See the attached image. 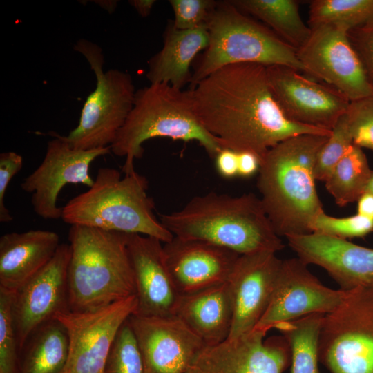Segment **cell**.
Returning <instances> with one entry per match:
<instances>
[{"label": "cell", "mask_w": 373, "mask_h": 373, "mask_svg": "<svg viewBox=\"0 0 373 373\" xmlns=\"http://www.w3.org/2000/svg\"><path fill=\"white\" fill-rule=\"evenodd\" d=\"M162 242L138 233H127L137 307L142 316H174L180 294L165 260Z\"/></svg>", "instance_id": "20"}, {"label": "cell", "mask_w": 373, "mask_h": 373, "mask_svg": "<svg viewBox=\"0 0 373 373\" xmlns=\"http://www.w3.org/2000/svg\"><path fill=\"white\" fill-rule=\"evenodd\" d=\"M286 238L300 259L324 269L341 289L373 286V249L316 233Z\"/></svg>", "instance_id": "19"}, {"label": "cell", "mask_w": 373, "mask_h": 373, "mask_svg": "<svg viewBox=\"0 0 373 373\" xmlns=\"http://www.w3.org/2000/svg\"><path fill=\"white\" fill-rule=\"evenodd\" d=\"M357 214L373 220V194L365 192L357 200Z\"/></svg>", "instance_id": "40"}, {"label": "cell", "mask_w": 373, "mask_h": 373, "mask_svg": "<svg viewBox=\"0 0 373 373\" xmlns=\"http://www.w3.org/2000/svg\"><path fill=\"white\" fill-rule=\"evenodd\" d=\"M347 37L373 87V23L348 30Z\"/></svg>", "instance_id": "36"}, {"label": "cell", "mask_w": 373, "mask_h": 373, "mask_svg": "<svg viewBox=\"0 0 373 373\" xmlns=\"http://www.w3.org/2000/svg\"><path fill=\"white\" fill-rule=\"evenodd\" d=\"M274 96L284 114L303 125L332 131L350 102L335 88L283 65L266 66Z\"/></svg>", "instance_id": "13"}, {"label": "cell", "mask_w": 373, "mask_h": 373, "mask_svg": "<svg viewBox=\"0 0 373 373\" xmlns=\"http://www.w3.org/2000/svg\"><path fill=\"white\" fill-rule=\"evenodd\" d=\"M190 92L200 122L223 148L253 153L260 160L291 137L329 136L332 132L290 120L277 103L262 64L225 66L192 85Z\"/></svg>", "instance_id": "1"}, {"label": "cell", "mask_w": 373, "mask_h": 373, "mask_svg": "<svg viewBox=\"0 0 373 373\" xmlns=\"http://www.w3.org/2000/svg\"><path fill=\"white\" fill-rule=\"evenodd\" d=\"M30 336V343L24 345V353L19 357L18 373H61L66 364L69 350L64 325L52 318Z\"/></svg>", "instance_id": "25"}, {"label": "cell", "mask_w": 373, "mask_h": 373, "mask_svg": "<svg viewBox=\"0 0 373 373\" xmlns=\"http://www.w3.org/2000/svg\"><path fill=\"white\" fill-rule=\"evenodd\" d=\"M128 319L116 334L103 373H144L142 355Z\"/></svg>", "instance_id": "30"}, {"label": "cell", "mask_w": 373, "mask_h": 373, "mask_svg": "<svg viewBox=\"0 0 373 373\" xmlns=\"http://www.w3.org/2000/svg\"><path fill=\"white\" fill-rule=\"evenodd\" d=\"M353 144L345 113L333 127L330 135L317 155L314 166L316 180L325 181Z\"/></svg>", "instance_id": "32"}, {"label": "cell", "mask_w": 373, "mask_h": 373, "mask_svg": "<svg viewBox=\"0 0 373 373\" xmlns=\"http://www.w3.org/2000/svg\"><path fill=\"white\" fill-rule=\"evenodd\" d=\"M215 160L217 171L221 176L231 178L238 175V152L223 148Z\"/></svg>", "instance_id": "38"}, {"label": "cell", "mask_w": 373, "mask_h": 373, "mask_svg": "<svg viewBox=\"0 0 373 373\" xmlns=\"http://www.w3.org/2000/svg\"><path fill=\"white\" fill-rule=\"evenodd\" d=\"M209 43L206 25L189 29L176 28L172 21L164 33L162 49L148 61L146 77L150 84H169L182 89L191 82L190 67L196 55Z\"/></svg>", "instance_id": "24"}, {"label": "cell", "mask_w": 373, "mask_h": 373, "mask_svg": "<svg viewBox=\"0 0 373 373\" xmlns=\"http://www.w3.org/2000/svg\"><path fill=\"white\" fill-rule=\"evenodd\" d=\"M206 26L209 43L192 74V85L225 66L238 63L283 65L304 72L296 50L231 1H217Z\"/></svg>", "instance_id": "7"}, {"label": "cell", "mask_w": 373, "mask_h": 373, "mask_svg": "<svg viewBox=\"0 0 373 373\" xmlns=\"http://www.w3.org/2000/svg\"><path fill=\"white\" fill-rule=\"evenodd\" d=\"M216 3L213 0H170L173 26L180 30H189L206 25Z\"/></svg>", "instance_id": "35"}, {"label": "cell", "mask_w": 373, "mask_h": 373, "mask_svg": "<svg viewBox=\"0 0 373 373\" xmlns=\"http://www.w3.org/2000/svg\"><path fill=\"white\" fill-rule=\"evenodd\" d=\"M128 321L139 346L144 373H187L207 346L175 316L132 314Z\"/></svg>", "instance_id": "17"}, {"label": "cell", "mask_w": 373, "mask_h": 373, "mask_svg": "<svg viewBox=\"0 0 373 373\" xmlns=\"http://www.w3.org/2000/svg\"><path fill=\"white\" fill-rule=\"evenodd\" d=\"M154 137L197 141L213 158L223 149L200 122L190 90L164 83L136 90L132 109L111 146L115 155L125 157L124 174L135 170L134 161L142 158L144 142Z\"/></svg>", "instance_id": "5"}, {"label": "cell", "mask_w": 373, "mask_h": 373, "mask_svg": "<svg viewBox=\"0 0 373 373\" xmlns=\"http://www.w3.org/2000/svg\"><path fill=\"white\" fill-rule=\"evenodd\" d=\"M95 2L109 13H112L115 10L117 4V1H95Z\"/></svg>", "instance_id": "42"}, {"label": "cell", "mask_w": 373, "mask_h": 373, "mask_svg": "<svg viewBox=\"0 0 373 373\" xmlns=\"http://www.w3.org/2000/svg\"><path fill=\"white\" fill-rule=\"evenodd\" d=\"M69 244H61L50 262L12 294V311L19 351L32 333L68 309Z\"/></svg>", "instance_id": "15"}, {"label": "cell", "mask_w": 373, "mask_h": 373, "mask_svg": "<svg viewBox=\"0 0 373 373\" xmlns=\"http://www.w3.org/2000/svg\"><path fill=\"white\" fill-rule=\"evenodd\" d=\"M245 14L261 20L279 38L298 50L309 39L312 30L300 15L296 0H231Z\"/></svg>", "instance_id": "26"}, {"label": "cell", "mask_w": 373, "mask_h": 373, "mask_svg": "<svg viewBox=\"0 0 373 373\" xmlns=\"http://www.w3.org/2000/svg\"><path fill=\"white\" fill-rule=\"evenodd\" d=\"M311 30L309 39L296 50L304 72L335 88L350 102L373 97V87L349 40L347 31L331 24Z\"/></svg>", "instance_id": "11"}, {"label": "cell", "mask_w": 373, "mask_h": 373, "mask_svg": "<svg viewBox=\"0 0 373 373\" xmlns=\"http://www.w3.org/2000/svg\"><path fill=\"white\" fill-rule=\"evenodd\" d=\"M156 1L155 0H131L129 3L142 17L149 16Z\"/></svg>", "instance_id": "41"}, {"label": "cell", "mask_w": 373, "mask_h": 373, "mask_svg": "<svg viewBox=\"0 0 373 373\" xmlns=\"http://www.w3.org/2000/svg\"><path fill=\"white\" fill-rule=\"evenodd\" d=\"M60 245L59 236L48 230L1 236L0 289L14 293L50 262Z\"/></svg>", "instance_id": "22"}, {"label": "cell", "mask_w": 373, "mask_h": 373, "mask_svg": "<svg viewBox=\"0 0 373 373\" xmlns=\"http://www.w3.org/2000/svg\"><path fill=\"white\" fill-rule=\"evenodd\" d=\"M45 156L39 166L21 183V189L31 193L35 213L44 220L61 219L62 207L57 204L61 190L68 184L90 187L94 179L89 174L92 162L108 154L111 147L82 150L73 148L66 136L51 133Z\"/></svg>", "instance_id": "12"}, {"label": "cell", "mask_w": 373, "mask_h": 373, "mask_svg": "<svg viewBox=\"0 0 373 373\" xmlns=\"http://www.w3.org/2000/svg\"><path fill=\"white\" fill-rule=\"evenodd\" d=\"M373 194V172L369 180L365 191Z\"/></svg>", "instance_id": "43"}, {"label": "cell", "mask_w": 373, "mask_h": 373, "mask_svg": "<svg viewBox=\"0 0 373 373\" xmlns=\"http://www.w3.org/2000/svg\"><path fill=\"white\" fill-rule=\"evenodd\" d=\"M307 265L298 257L282 260L271 302L255 329L267 332L283 322L327 314L341 304L346 291L323 285Z\"/></svg>", "instance_id": "14"}, {"label": "cell", "mask_w": 373, "mask_h": 373, "mask_svg": "<svg viewBox=\"0 0 373 373\" xmlns=\"http://www.w3.org/2000/svg\"><path fill=\"white\" fill-rule=\"evenodd\" d=\"M329 136L301 134L282 141L261 158L257 187L278 236L312 233L324 211L317 194L314 166Z\"/></svg>", "instance_id": "2"}, {"label": "cell", "mask_w": 373, "mask_h": 373, "mask_svg": "<svg viewBox=\"0 0 373 373\" xmlns=\"http://www.w3.org/2000/svg\"><path fill=\"white\" fill-rule=\"evenodd\" d=\"M373 23V0H313L309 26L331 24L347 31Z\"/></svg>", "instance_id": "29"}, {"label": "cell", "mask_w": 373, "mask_h": 373, "mask_svg": "<svg viewBox=\"0 0 373 373\" xmlns=\"http://www.w3.org/2000/svg\"><path fill=\"white\" fill-rule=\"evenodd\" d=\"M346 116L353 143L373 149V97L350 102Z\"/></svg>", "instance_id": "34"}, {"label": "cell", "mask_w": 373, "mask_h": 373, "mask_svg": "<svg viewBox=\"0 0 373 373\" xmlns=\"http://www.w3.org/2000/svg\"><path fill=\"white\" fill-rule=\"evenodd\" d=\"M325 314H312L283 322L274 328L288 342L291 350L290 373H321L318 338Z\"/></svg>", "instance_id": "27"}, {"label": "cell", "mask_w": 373, "mask_h": 373, "mask_svg": "<svg viewBox=\"0 0 373 373\" xmlns=\"http://www.w3.org/2000/svg\"><path fill=\"white\" fill-rule=\"evenodd\" d=\"M148 186L135 170L122 177L116 169L100 168L93 185L62 207L61 219L70 226L138 233L168 242L174 236L155 216Z\"/></svg>", "instance_id": "6"}, {"label": "cell", "mask_w": 373, "mask_h": 373, "mask_svg": "<svg viewBox=\"0 0 373 373\" xmlns=\"http://www.w3.org/2000/svg\"><path fill=\"white\" fill-rule=\"evenodd\" d=\"M160 220L173 236L207 242L239 255L276 253L284 247L260 199L251 193L195 196L181 209L160 214Z\"/></svg>", "instance_id": "3"}, {"label": "cell", "mask_w": 373, "mask_h": 373, "mask_svg": "<svg viewBox=\"0 0 373 373\" xmlns=\"http://www.w3.org/2000/svg\"><path fill=\"white\" fill-rule=\"evenodd\" d=\"M312 233L347 240L363 237L373 231V220L356 214L338 218L319 213L311 224Z\"/></svg>", "instance_id": "33"}, {"label": "cell", "mask_w": 373, "mask_h": 373, "mask_svg": "<svg viewBox=\"0 0 373 373\" xmlns=\"http://www.w3.org/2000/svg\"><path fill=\"white\" fill-rule=\"evenodd\" d=\"M163 249L180 295L227 283L240 256L207 242L175 236L164 243Z\"/></svg>", "instance_id": "21"}, {"label": "cell", "mask_w": 373, "mask_h": 373, "mask_svg": "<svg viewBox=\"0 0 373 373\" xmlns=\"http://www.w3.org/2000/svg\"><path fill=\"white\" fill-rule=\"evenodd\" d=\"M254 329L241 337L206 346L187 373H283L291 365L290 347L282 336L265 338Z\"/></svg>", "instance_id": "16"}, {"label": "cell", "mask_w": 373, "mask_h": 373, "mask_svg": "<svg viewBox=\"0 0 373 373\" xmlns=\"http://www.w3.org/2000/svg\"><path fill=\"white\" fill-rule=\"evenodd\" d=\"M74 49L87 60L97 82L83 106L77 126L66 137L77 149L111 147L133 105L136 90L133 78L119 69L104 72L102 49L92 41L81 39Z\"/></svg>", "instance_id": "8"}, {"label": "cell", "mask_w": 373, "mask_h": 373, "mask_svg": "<svg viewBox=\"0 0 373 373\" xmlns=\"http://www.w3.org/2000/svg\"><path fill=\"white\" fill-rule=\"evenodd\" d=\"M281 262L272 251L239 256L227 281L233 305L228 339H237L255 329L271 302Z\"/></svg>", "instance_id": "18"}, {"label": "cell", "mask_w": 373, "mask_h": 373, "mask_svg": "<svg viewBox=\"0 0 373 373\" xmlns=\"http://www.w3.org/2000/svg\"><path fill=\"white\" fill-rule=\"evenodd\" d=\"M260 165V158L248 151L238 152V175L249 178L258 172Z\"/></svg>", "instance_id": "39"}, {"label": "cell", "mask_w": 373, "mask_h": 373, "mask_svg": "<svg viewBox=\"0 0 373 373\" xmlns=\"http://www.w3.org/2000/svg\"><path fill=\"white\" fill-rule=\"evenodd\" d=\"M23 166L21 155L13 151L0 154V221L8 222L13 218L5 205V195L12 178L19 172Z\"/></svg>", "instance_id": "37"}, {"label": "cell", "mask_w": 373, "mask_h": 373, "mask_svg": "<svg viewBox=\"0 0 373 373\" xmlns=\"http://www.w3.org/2000/svg\"><path fill=\"white\" fill-rule=\"evenodd\" d=\"M68 240V310L94 311L135 295L127 233L71 225Z\"/></svg>", "instance_id": "4"}, {"label": "cell", "mask_w": 373, "mask_h": 373, "mask_svg": "<svg viewBox=\"0 0 373 373\" xmlns=\"http://www.w3.org/2000/svg\"><path fill=\"white\" fill-rule=\"evenodd\" d=\"M174 316L207 346L225 341L229 336L233 316L228 282L180 295Z\"/></svg>", "instance_id": "23"}, {"label": "cell", "mask_w": 373, "mask_h": 373, "mask_svg": "<svg viewBox=\"0 0 373 373\" xmlns=\"http://www.w3.org/2000/svg\"><path fill=\"white\" fill-rule=\"evenodd\" d=\"M13 293L0 289V373H18L19 349L12 311Z\"/></svg>", "instance_id": "31"}, {"label": "cell", "mask_w": 373, "mask_h": 373, "mask_svg": "<svg viewBox=\"0 0 373 373\" xmlns=\"http://www.w3.org/2000/svg\"><path fill=\"white\" fill-rule=\"evenodd\" d=\"M372 172L362 149L353 144L325 180L326 189L341 207L357 202Z\"/></svg>", "instance_id": "28"}, {"label": "cell", "mask_w": 373, "mask_h": 373, "mask_svg": "<svg viewBox=\"0 0 373 373\" xmlns=\"http://www.w3.org/2000/svg\"><path fill=\"white\" fill-rule=\"evenodd\" d=\"M318 357L331 373H373V286L346 291L341 304L325 314Z\"/></svg>", "instance_id": "9"}, {"label": "cell", "mask_w": 373, "mask_h": 373, "mask_svg": "<svg viewBox=\"0 0 373 373\" xmlns=\"http://www.w3.org/2000/svg\"><path fill=\"white\" fill-rule=\"evenodd\" d=\"M137 307L133 295L94 311L58 312L54 318L64 325L69 341L67 362L61 373H103L116 334Z\"/></svg>", "instance_id": "10"}]
</instances>
